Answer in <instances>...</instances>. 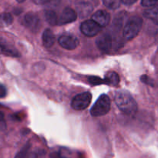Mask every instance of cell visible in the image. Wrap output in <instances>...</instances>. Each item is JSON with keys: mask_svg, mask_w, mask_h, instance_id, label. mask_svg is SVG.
Wrapping results in <instances>:
<instances>
[{"mask_svg": "<svg viewBox=\"0 0 158 158\" xmlns=\"http://www.w3.org/2000/svg\"><path fill=\"white\" fill-rule=\"evenodd\" d=\"M115 103L119 109L127 115H134L137 111V104L131 94L124 89L116 93Z\"/></svg>", "mask_w": 158, "mask_h": 158, "instance_id": "6da1fadb", "label": "cell"}, {"mask_svg": "<svg viewBox=\"0 0 158 158\" xmlns=\"http://www.w3.org/2000/svg\"><path fill=\"white\" fill-rule=\"evenodd\" d=\"M142 27V19L139 16L131 17L123 29V37L126 40H132L138 35Z\"/></svg>", "mask_w": 158, "mask_h": 158, "instance_id": "7a4b0ae2", "label": "cell"}, {"mask_svg": "<svg viewBox=\"0 0 158 158\" xmlns=\"http://www.w3.org/2000/svg\"><path fill=\"white\" fill-rule=\"evenodd\" d=\"M110 110V100L106 94H102L96 101L90 110V114L94 117H101L107 114Z\"/></svg>", "mask_w": 158, "mask_h": 158, "instance_id": "3957f363", "label": "cell"}, {"mask_svg": "<svg viewBox=\"0 0 158 158\" xmlns=\"http://www.w3.org/2000/svg\"><path fill=\"white\" fill-rule=\"evenodd\" d=\"M91 100H92V95L90 93H82L73 99L71 106L76 110H83L89 106Z\"/></svg>", "mask_w": 158, "mask_h": 158, "instance_id": "277c9868", "label": "cell"}, {"mask_svg": "<svg viewBox=\"0 0 158 158\" xmlns=\"http://www.w3.org/2000/svg\"><path fill=\"white\" fill-rule=\"evenodd\" d=\"M101 28V26H99L95 21L93 19H89L82 23L80 26V30L83 35L92 37L97 35L100 32Z\"/></svg>", "mask_w": 158, "mask_h": 158, "instance_id": "5b68a950", "label": "cell"}, {"mask_svg": "<svg viewBox=\"0 0 158 158\" xmlns=\"http://www.w3.org/2000/svg\"><path fill=\"white\" fill-rule=\"evenodd\" d=\"M23 23L25 26L34 32H38L41 26V22L38 15L34 12H28L24 17Z\"/></svg>", "mask_w": 158, "mask_h": 158, "instance_id": "8992f818", "label": "cell"}, {"mask_svg": "<svg viewBox=\"0 0 158 158\" xmlns=\"http://www.w3.org/2000/svg\"><path fill=\"white\" fill-rule=\"evenodd\" d=\"M59 44L68 50L75 49L79 45V40L75 35H63L59 38Z\"/></svg>", "mask_w": 158, "mask_h": 158, "instance_id": "52a82bcc", "label": "cell"}, {"mask_svg": "<svg viewBox=\"0 0 158 158\" xmlns=\"http://www.w3.org/2000/svg\"><path fill=\"white\" fill-rule=\"evenodd\" d=\"M77 18V13L71 8H66L63 10L62 13L58 18V25H65L76 21Z\"/></svg>", "mask_w": 158, "mask_h": 158, "instance_id": "ba28073f", "label": "cell"}, {"mask_svg": "<svg viewBox=\"0 0 158 158\" xmlns=\"http://www.w3.org/2000/svg\"><path fill=\"white\" fill-rule=\"evenodd\" d=\"M77 10V14L80 15L81 19L87 17L88 15H90L92 12L94 7L90 2L87 1V0H80L76 5Z\"/></svg>", "mask_w": 158, "mask_h": 158, "instance_id": "9c48e42d", "label": "cell"}, {"mask_svg": "<svg viewBox=\"0 0 158 158\" xmlns=\"http://www.w3.org/2000/svg\"><path fill=\"white\" fill-rule=\"evenodd\" d=\"M97 46L100 50L103 52H108L112 46V38L111 35L108 33L102 34L97 38Z\"/></svg>", "mask_w": 158, "mask_h": 158, "instance_id": "30bf717a", "label": "cell"}, {"mask_svg": "<svg viewBox=\"0 0 158 158\" xmlns=\"http://www.w3.org/2000/svg\"><path fill=\"white\" fill-rule=\"evenodd\" d=\"M92 19L95 21L101 27L107 26L110 20V15L104 10H99L93 15Z\"/></svg>", "mask_w": 158, "mask_h": 158, "instance_id": "8fae6325", "label": "cell"}, {"mask_svg": "<svg viewBox=\"0 0 158 158\" xmlns=\"http://www.w3.org/2000/svg\"><path fill=\"white\" fill-rule=\"evenodd\" d=\"M42 40H43V44L45 47L50 48L51 46H53L55 43V35L51 29H45L42 36Z\"/></svg>", "mask_w": 158, "mask_h": 158, "instance_id": "7c38bea8", "label": "cell"}, {"mask_svg": "<svg viewBox=\"0 0 158 158\" xmlns=\"http://www.w3.org/2000/svg\"><path fill=\"white\" fill-rule=\"evenodd\" d=\"M120 83V77L115 72H109L106 74L104 78V83L110 86H117Z\"/></svg>", "mask_w": 158, "mask_h": 158, "instance_id": "4fadbf2b", "label": "cell"}, {"mask_svg": "<svg viewBox=\"0 0 158 158\" xmlns=\"http://www.w3.org/2000/svg\"><path fill=\"white\" fill-rule=\"evenodd\" d=\"M2 54L12 57L19 56V52L15 48L11 46L10 45L4 41H2Z\"/></svg>", "mask_w": 158, "mask_h": 158, "instance_id": "5bb4252c", "label": "cell"}, {"mask_svg": "<svg viewBox=\"0 0 158 158\" xmlns=\"http://www.w3.org/2000/svg\"><path fill=\"white\" fill-rule=\"evenodd\" d=\"M143 15L156 24H158V7L151 8L143 12Z\"/></svg>", "mask_w": 158, "mask_h": 158, "instance_id": "9a60e30c", "label": "cell"}, {"mask_svg": "<svg viewBox=\"0 0 158 158\" xmlns=\"http://www.w3.org/2000/svg\"><path fill=\"white\" fill-rule=\"evenodd\" d=\"M45 18L46 20L52 26L58 25V18L56 13L52 10H47L45 12Z\"/></svg>", "mask_w": 158, "mask_h": 158, "instance_id": "2e32d148", "label": "cell"}, {"mask_svg": "<svg viewBox=\"0 0 158 158\" xmlns=\"http://www.w3.org/2000/svg\"><path fill=\"white\" fill-rule=\"evenodd\" d=\"M103 4L110 9H117L120 7L122 0H103Z\"/></svg>", "mask_w": 158, "mask_h": 158, "instance_id": "e0dca14e", "label": "cell"}, {"mask_svg": "<svg viewBox=\"0 0 158 158\" xmlns=\"http://www.w3.org/2000/svg\"><path fill=\"white\" fill-rule=\"evenodd\" d=\"M0 20H1L4 24L10 25L12 24V22H13V17H12V15H11L10 13L5 12V13H2L0 15Z\"/></svg>", "mask_w": 158, "mask_h": 158, "instance_id": "ac0fdd59", "label": "cell"}, {"mask_svg": "<svg viewBox=\"0 0 158 158\" xmlns=\"http://www.w3.org/2000/svg\"><path fill=\"white\" fill-rule=\"evenodd\" d=\"M88 82L89 84L92 86H97V85H100L102 83H104V80L98 77H95V76H91V77H88Z\"/></svg>", "mask_w": 158, "mask_h": 158, "instance_id": "d6986e66", "label": "cell"}, {"mask_svg": "<svg viewBox=\"0 0 158 158\" xmlns=\"http://www.w3.org/2000/svg\"><path fill=\"white\" fill-rule=\"evenodd\" d=\"M29 148H30V144L29 143H26L24 148L16 154L15 158H27L28 151H29Z\"/></svg>", "mask_w": 158, "mask_h": 158, "instance_id": "ffe728a7", "label": "cell"}, {"mask_svg": "<svg viewBox=\"0 0 158 158\" xmlns=\"http://www.w3.org/2000/svg\"><path fill=\"white\" fill-rule=\"evenodd\" d=\"M158 2V0H141V5L144 7H153Z\"/></svg>", "mask_w": 158, "mask_h": 158, "instance_id": "44dd1931", "label": "cell"}, {"mask_svg": "<svg viewBox=\"0 0 158 158\" xmlns=\"http://www.w3.org/2000/svg\"><path fill=\"white\" fill-rule=\"evenodd\" d=\"M6 95H7V89L5 86L0 83V98H4Z\"/></svg>", "mask_w": 158, "mask_h": 158, "instance_id": "7402d4cb", "label": "cell"}, {"mask_svg": "<svg viewBox=\"0 0 158 158\" xmlns=\"http://www.w3.org/2000/svg\"><path fill=\"white\" fill-rule=\"evenodd\" d=\"M31 158H45L44 154L43 152H35L32 154Z\"/></svg>", "mask_w": 158, "mask_h": 158, "instance_id": "603a6c76", "label": "cell"}, {"mask_svg": "<svg viewBox=\"0 0 158 158\" xmlns=\"http://www.w3.org/2000/svg\"><path fill=\"white\" fill-rule=\"evenodd\" d=\"M140 80L145 83H148V84H152V83L150 82L151 81V79H150L148 77H147V76H142V77H140Z\"/></svg>", "mask_w": 158, "mask_h": 158, "instance_id": "cb8c5ba5", "label": "cell"}, {"mask_svg": "<svg viewBox=\"0 0 158 158\" xmlns=\"http://www.w3.org/2000/svg\"><path fill=\"white\" fill-rule=\"evenodd\" d=\"M137 1V0H122V2L125 5H132Z\"/></svg>", "mask_w": 158, "mask_h": 158, "instance_id": "d4e9b609", "label": "cell"}, {"mask_svg": "<svg viewBox=\"0 0 158 158\" xmlns=\"http://www.w3.org/2000/svg\"><path fill=\"white\" fill-rule=\"evenodd\" d=\"M33 1L37 4H45V3H47L50 0H33Z\"/></svg>", "mask_w": 158, "mask_h": 158, "instance_id": "484cf974", "label": "cell"}, {"mask_svg": "<svg viewBox=\"0 0 158 158\" xmlns=\"http://www.w3.org/2000/svg\"><path fill=\"white\" fill-rule=\"evenodd\" d=\"M3 120H4V114L0 111V122L3 121Z\"/></svg>", "mask_w": 158, "mask_h": 158, "instance_id": "4316f807", "label": "cell"}, {"mask_svg": "<svg viewBox=\"0 0 158 158\" xmlns=\"http://www.w3.org/2000/svg\"><path fill=\"white\" fill-rule=\"evenodd\" d=\"M0 54H2V40H0Z\"/></svg>", "mask_w": 158, "mask_h": 158, "instance_id": "83f0119b", "label": "cell"}, {"mask_svg": "<svg viewBox=\"0 0 158 158\" xmlns=\"http://www.w3.org/2000/svg\"><path fill=\"white\" fill-rule=\"evenodd\" d=\"M16 1L18 2L21 3V2H24V1H26V0H16Z\"/></svg>", "mask_w": 158, "mask_h": 158, "instance_id": "f1b7e54d", "label": "cell"}, {"mask_svg": "<svg viewBox=\"0 0 158 158\" xmlns=\"http://www.w3.org/2000/svg\"><path fill=\"white\" fill-rule=\"evenodd\" d=\"M156 40H157V43H158V31L157 32V35H156Z\"/></svg>", "mask_w": 158, "mask_h": 158, "instance_id": "f546056e", "label": "cell"}]
</instances>
